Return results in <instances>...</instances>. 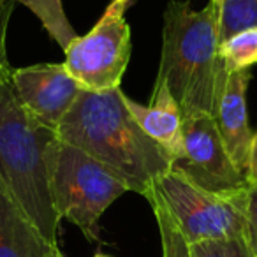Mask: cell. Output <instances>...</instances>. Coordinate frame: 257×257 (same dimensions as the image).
<instances>
[{
	"label": "cell",
	"mask_w": 257,
	"mask_h": 257,
	"mask_svg": "<svg viewBox=\"0 0 257 257\" xmlns=\"http://www.w3.org/2000/svg\"><path fill=\"white\" fill-rule=\"evenodd\" d=\"M120 88L81 90L57 128L58 140L109 168L128 190L147 197L171 169V159L147 136L125 106Z\"/></svg>",
	"instance_id": "obj_1"
},
{
	"label": "cell",
	"mask_w": 257,
	"mask_h": 257,
	"mask_svg": "<svg viewBox=\"0 0 257 257\" xmlns=\"http://www.w3.org/2000/svg\"><path fill=\"white\" fill-rule=\"evenodd\" d=\"M218 9L201 11L187 0H171L164 11L161 64L155 83H164L182 114L217 113L227 69L218 53Z\"/></svg>",
	"instance_id": "obj_2"
},
{
	"label": "cell",
	"mask_w": 257,
	"mask_h": 257,
	"mask_svg": "<svg viewBox=\"0 0 257 257\" xmlns=\"http://www.w3.org/2000/svg\"><path fill=\"white\" fill-rule=\"evenodd\" d=\"M11 71L9 62L0 67V187L41 234L51 245H58L62 218L55 210L48 171V150L58 134L20 102Z\"/></svg>",
	"instance_id": "obj_3"
},
{
	"label": "cell",
	"mask_w": 257,
	"mask_h": 257,
	"mask_svg": "<svg viewBox=\"0 0 257 257\" xmlns=\"http://www.w3.org/2000/svg\"><path fill=\"white\" fill-rule=\"evenodd\" d=\"M50 189L58 217L72 222L92 241L99 239V218L127 185L86 152L57 140L48 150Z\"/></svg>",
	"instance_id": "obj_4"
},
{
	"label": "cell",
	"mask_w": 257,
	"mask_h": 257,
	"mask_svg": "<svg viewBox=\"0 0 257 257\" xmlns=\"http://www.w3.org/2000/svg\"><path fill=\"white\" fill-rule=\"evenodd\" d=\"M189 245L245 236L248 190L222 196L204 190L169 169L154 185Z\"/></svg>",
	"instance_id": "obj_5"
},
{
	"label": "cell",
	"mask_w": 257,
	"mask_h": 257,
	"mask_svg": "<svg viewBox=\"0 0 257 257\" xmlns=\"http://www.w3.org/2000/svg\"><path fill=\"white\" fill-rule=\"evenodd\" d=\"M131 51V27L125 20V9L109 4L95 27L67 46L64 67L83 90L106 92L120 88Z\"/></svg>",
	"instance_id": "obj_6"
},
{
	"label": "cell",
	"mask_w": 257,
	"mask_h": 257,
	"mask_svg": "<svg viewBox=\"0 0 257 257\" xmlns=\"http://www.w3.org/2000/svg\"><path fill=\"white\" fill-rule=\"evenodd\" d=\"M183 155L171 169L204 190L222 196H234L250 189L248 178L232 164L210 113L183 116Z\"/></svg>",
	"instance_id": "obj_7"
},
{
	"label": "cell",
	"mask_w": 257,
	"mask_h": 257,
	"mask_svg": "<svg viewBox=\"0 0 257 257\" xmlns=\"http://www.w3.org/2000/svg\"><path fill=\"white\" fill-rule=\"evenodd\" d=\"M11 79L25 109L55 133L83 90L64 64H37L13 69Z\"/></svg>",
	"instance_id": "obj_8"
},
{
	"label": "cell",
	"mask_w": 257,
	"mask_h": 257,
	"mask_svg": "<svg viewBox=\"0 0 257 257\" xmlns=\"http://www.w3.org/2000/svg\"><path fill=\"white\" fill-rule=\"evenodd\" d=\"M250 79H252L250 69L229 72L217 113H215V121L225 145V150L232 164L245 176L248 173L250 148L253 140V133L248 125V113H246V90H248Z\"/></svg>",
	"instance_id": "obj_9"
},
{
	"label": "cell",
	"mask_w": 257,
	"mask_h": 257,
	"mask_svg": "<svg viewBox=\"0 0 257 257\" xmlns=\"http://www.w3.org/2000/svg\"><path fill=\"white\" fill-rule=\"evenodd\" d=\"M125 106L134 120L166 152L171 164L183 155V114L164 83H155L148 106L125 95Z\"/></svg>",
	"instance_id": "obj_10"
},
{
	"label": "cell",
	"mask_w": 257,
	"mask_h": 257,
	"mask_svg": "<svg viewBox=\"0 0 257 257\" xmlns=\"http://www.w3.org/2000/svg\"><path fill=\"white\" fill-rule=\"evenodd\" d=\"M57 246L0 187V257H53Z\"/></svg>",
	"instance_id": "obj_11"
},
{
	"label": "cell",
	"mask_w": 257,
	"mask_h": 257,
	"mask_svg": "<svg viewBox=\"0 0 257 257\" xmlns=\"http://www.w3.org/2000/svg\"><path fill=\"white\" fill-rule=\"evenodd\" d=\"M16 2L29 8L41 20L44 30L64 51L78 37L67 15H65L62 0H15V4Z\"/></svg>",
	"instance_id": "obj_12"
},
{
	"label": "cell",
	"mask_w": 257,
	"mask_h": 257,
	"mask_svg": "<svg viewBox=\"0 0 257 257\" xmlns=\"http://www.w3.org/2000/svg\"><path fill=\"white\" fill-rule=\"evenodd\" d=\"M250 29H257V0H225L218 9L220 43Z\"/></svg>",
	"instance_id": "obj_13"
},
{
	"label": "cell",
	"mask_w": 257,
	"mask_h": 257,
	"mask_svg": "<svg viewBox=\"0 0 257 257\" xmlns=\"http://www.w3.org/2000/svg\"><path fill=\"white\" fill-rule=\"evenodd\" d=\"M147 201L152 204L155 220L159 225V232H161V243H162V257H190L189 243L182 236L180 229L176 227L175 220L169 215L168 208L157 196L155 189L150 190L147 196Z\"/></svg>",
	"instance_id": "obj_14"
},
{
	"label": "cell",
	"mask_w": 257,
	"mask_h": 257,
	"mask_svg": "<svg viewBox=\"0 0 257 257\" xmlns=\"http://www.w3.org/2000/svg\"><path fill=\"white\" fill-rule=\"evenodd\" d=\"M227 72L250 69L257 64V29L243 30L218 46Z\"/></svg>",
	"instance_id": "obj_15"
},
{
	"label": "cell",
	"mask_w": 257,
	"mask_h": 257,
	"mask_svg": "<svg viewBox=\"0 0 257 257\" xmlns=\"http://www.w3.org/2000/svg\"><path fill=\"white\" fill-rule=\"evenodd\" d=\"M189 248L190 257H253L245 236L194 243Z\"/></svg>",
	"instance_id": "obj_16"
},
{
	"label": "cell",
	"mask_w": 257,
	"mask_h": 257,
	"mask_svg": "<svg viewBox=\"0 0 257 257\" xmlns=\"http://www.w3.org/2000/svg\"><path fill=\"white\" fill-rule=\"evenodd\" d=\"M245 239L252 250L253 257H257V185H250L248 201H246V227Z\"/></svg>",
	"instance_id": "obj_17"
},
{
	"label": "cell",
	"mask_w": 257,
	"mask_h": 257,
	"mask_svg": "<svg viewBox=\"0 0 257 257\" xmlns=\"http://www.w3.org/2000/svg\"><path fill=\"white\" fill-rule=\"evenodd\" d=\"M15 0H0V57L8 55V27L11 18Z\"/></svg>",
	"instance_id": "obj_18"
},
{
	"label": "cell",
	"mask_w": 257,
	"mask_h": 257,
	"mask_svg": "<svg viewBox=\"0 0 257 257\" xmlns=\"http://www.w3.org/2000/svg\"><path fill=\"white\" fill-rule=\"evenodd\" d=\"M246 178H248L250 185H257V131L253 134L252 148H250V164H248Z\"/></svg>",
	"instance_id": "obj_19"
},
{
	"label": "cell",
	"mask_w": 257,
	"mask_h": 257,
	"mask_svg": "<svg viewBox=\"0 0 257 257\" xmlns=\"http://www.w3.org/2000/svg\"><path fill=\"white\" fill-rule=\"evenodd\" d=\"M109 4H111V6H116V8H123V9H127V6L131 4V0H111Z\"/></svg>",
	"instance_id": "obj_20"
},
{
	"label": "cell",
	"mask_w": 257,
	"mask_h": 257,
	"mask_svg": "<svg viewBox=\"0 0 257 257\" xmlns=\"http://www.w3.org/2000/svg\"><path fill=\"white\" fill-rule=\"evenodd\" d=\"M224 2H225V0H210V4H213L217 9H220V8H222V4H224Z\"/></svg>",
	"instance_id": "obj_21"
},
{
	"label": "cell",
	"mask_w": 257,
	"mask_h": 257,
	"mask_svg": "<svg viewBox=\"0 0 257 257\" xmlns=\"http://www.w3.org/2000/svg\"><path fill=\"white\" fill-rule=\"evenodd\" d=\"M53 257H64V253L60 252V248H58V246H57V248H55V252H53Z\"/></svg>",
	"instance_id": "obj_22"
},
{
	"label": "cell",
	"mask_w": 257,
	"mask_h": 257,
	"mask_svg": "<svg viewBox=\"0 0 257 257\" xmlns=\"http://www.w3.org/2000/svg\"><path fill=\"white\" fill-rule=\"evenodd\" d=\"M6 62H9L8 60V55H6V57H0V67H2V65H4Z\"/></svg>",
	"instance_id": "obj_23"
},
{
	"label": "cell",
	"mask_w": 257,
	"mask_h": 257,
	"mask_svg": "<svg viewBox=\"0 0 257 257\" xmlns=\"http://www.w3.org/2000/svg\"><path fill=\"white\" fill-rule=\"evenodd\" d=\"M93 257H111V255H107V253H104V252H97Z\"/></svg>",
	"instance_id": "obj_24"
}]
</instances>
